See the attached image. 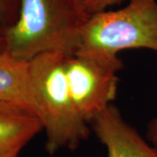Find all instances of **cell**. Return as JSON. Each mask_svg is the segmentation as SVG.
Returning a JSON list of instances; mask_svg holds the SVG:
<instances>
[{
	"mask_svg": "<svg viewBox=\"0 0 157 157\" xmlns=\"http://www.w3.org/2000/svg\"><path fill=\"white\" fill-rule=\"evenodd\" d=\"M66 54L51 51L28 61L31 107L45 130V149L50 155L66 148L74 150L90 133L69 89Z\"/></svg>",
	"mask_w": 157,
	"mask_h": 157,
	"instance_id": "obj_1",
	"label": "cell"
},
{
	"mask_svg": "<svg viewBox=\"0 0 157 157\" xmlns=\"http://www.w3.org/2000/svg\"><path fill=\"white\" fill-rule=\"evenodd\" d=\"M19 1L17 21L4 34L9 55L28 62L46 52H75L88 17L74 0Z\"/></svg>",
	"mask_w": 157,
	"mask_h": 157,
	"instance_id": "obj_2",
	"label": "cell"
},
{
	"mask_svg": "<svg viewBox=\"0 0 157 157\" xmlns=\"http://www.w3.org/2000/svg\"><path fill=\"white\" fill-rule=\"evenodd\" d=\"M129 49L157 52V0H128L117 10L90 16L75 52L117 55Z\"/></svg>",
	"mask_w": 157,
	"mask_h": 157,
	"instance_id": "obj_3",
	"label": "cell"
},
{
	"mask_svg": "<svg viewBox=\"0 0 157 157\" xmlns=\"http://www.w3.org/2000/svg\"><path fill=\"white\" fill-rule=\"evenodd\" d=\"M122 62L117 55L93 52L66 54L65 71L73 101L89 123L112 105Z\"/></svg>",
	"mask_w": 157,
	"mask_h": 157,
	"instance_id": "obj_4",
	"label": "cell"
},
{
	"mask_svg": "<svg viewBox=\"0 0 157 157\" xmlns=\"http://www.w3.org/2000/svg\"><path fill=\"white\" fill-rule=\"evenodd\" d=\"M98 139L107 147V157H157V148L125 121L114 106H109L94 120Z\"/></svg>",
	"mask_w": 157,
	"mask_h": 157,
	"instance_id": "obj_5",
	"label": "cell"
},
{
	"mask_svg": "<svg viewBox=\"0 0 157 157\" xmlns=\"http://www.w3.org/2000/svg\"><path fill=\"white\" fill-rule=\"evenodd\" d=\"M42 129L39 119L30 107L0 102V157H17Z\"/></svg>",
	"mask_w": 157,
	"mask_h": 157,
	"instance_id": "obj_6",
	"label": "cell"
},
{
	"mask_svg": "<svg viewBox=\"0 0 157 157\" xmlns=\"http://www.w3.org/2000/svg\"><path fill=\"white\" fill-rule=\"evenodd\" d=\"M0 102H12L31 107L28 62L0 53ZM33 110V109H32Z\"/></svg>",
	"mask_w": 157,
	"mask_h": 157,
	"instance_id": "obj_7",
	"label": "cell"
},
{
	"mask_svg": "<svg viewBox=\"0 0 157 157\" xmlns=\"http://www.w3.org/2000/svg\"><path fill=\"white\" fill-rule=\"evenodd\" d=\"M19 0H0V35L4 34L17 21L19 13Z\"/></svg>",
	"mask_w": 157,
	"mask_h": 157,
	"instance_id": "obj_8",
	"label": "cell"
},
{
	"mask_svg": "<svg viewBox=\"0 0 157 157\" xmlns=\"http://www.w3.org/2000/svg\"><path fill=\"white\" fill-rule=\"evenodd\" d=\"M76 6L85 16L89 17L97 12L108 10L109 7L121 4L124 0H74Z\"/></svg>",
	"mask_w": 157,
	"mask_h": 157,
	"instance_id": "obj_9",
	"label": "cell"
},
{
	"mask_svg": "<svg viewBox=\"0 0 157 157\" xmlns=\"http://www.w3.org/2000/svg\"><path fill=\"white\" fill-rule=\"evenodd\" d=\"M147 139L157 148V116L149 123L147 128Z\"/></svg>",
	"mask_w": 157,
	"mask_h": 157,
	"instance_id": "obj_10",
	"label": "cell"
},
{
	"mask_svg": "<svg viewBox=\"0 0 157 157\" xmlns=\"http://www.w3.org/2000/svg\"><path fill=\"white\" fill-rule=\"evenodd\" d=\"M6 52V41L4 36L0 35V53Z\"/></svg>",
	"mask_w": 157,
	"mask_h": 157,
	"instance_id": "obj_11",
	"label": "cell"
}]
</instances>
